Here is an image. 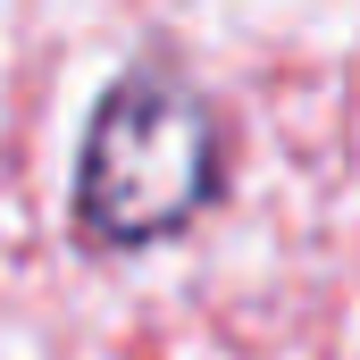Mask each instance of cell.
Listing matches in <instances>:
<instances>
[{
    "mask_svg": "<svg viewBox=\"0 0 360 360\" xmlns=\"http://www.w3.org/2000/svg\"><path fill=\"white\" fill-rule=\"evenodd\" d=\"M226 184V134L210 92L176 68H126L101 92L76 160V235L92 252H143L184 235Z\"/></svg>",
    "mask_w": 360,
    "mask_h": 360,
    "instance_id": "1",
    "label": "cell"
}]
</instances>
